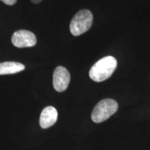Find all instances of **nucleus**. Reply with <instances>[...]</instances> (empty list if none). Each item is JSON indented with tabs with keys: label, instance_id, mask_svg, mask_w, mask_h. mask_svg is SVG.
I'll use <instances>...</instances> for the list:
<instances>
[{
	"label": "nucleus",
	"instance_id": "1",
	"mask_svg": "<svg viewBox=\"0 0 150 150\" xmlns=\"http://www.w3.org/2000/svg\"><path fill=\"white\" fill-rule=\"evenodd\" d=\"M117 62L113 56H105L95 63L90 70L89 76L95 82H102L108 79L117 68Z\"/></svg>",
	"mask_w": 150,
	"mask_h": 150
},
{
	"label": "nucleus",
	"instance_id": "2",
	"mask_svg": "<svg viewBox=\"0 0 150 150\" xmlns=\"http://www.w3.org/2000/svg\"><path fill=\"white\" fill-rule=\"evenodd\" d=\"M93 22V16L91 11L83 9L73 17L70 22V32L74 36L83 34L88 31Z\"/></svg>",
	"mask_w": 150,
	"mask_h": 150
},
{
	"label": "nucleus",
	"instance_id": "3",
	"mask_svg": "<svg viewBox=\"0 0 150 150\" xmlns=\"http://www.w3.org/2000/svg\"><path fill=\"white\" fill-rule=\"evenodd\" d=\"M118 109V104L112 99H104L97 103L92 112V120L101 123L115 114Z\"/></svg>",
	"mask_w": 150,
	"mask_h": 150
},
{
	"label": "nucleus",
	"instance_id": "4",
	"mask_svg": "<svg viewBox=\"0 0 150 150\" xmlns=\"http://www.w3.org/2000/svg\"><path fill=\"white\" fill-rule=\"evenodd\" d=\"M13 45L18 48L31 47L35 45L37 39L35 34L27 30H19L15 32L11 38Z\"/></svg>",
	"mask_w": 150,
	"mask_h": 150
},
{
	"label": "nucleus",
	"instance_id": "5",
	"mask_svg": "<svg viewBox=\"0 0 150 150\" xmlns=\"http://www.w3.org/2000/svg\"><path fill=\"white\" fill-rule=\"evenodd\" d=\"M70 81V74L66 68L59 66L55 69L53 74V86L57 92L65 91Z\"/></svg>",
	"mask_w": 150,
	"mask_h": 150
},
{
	"label": "nucleus",
	"instance_id": "6",
	"mask_svg": "<svg viewBox=\"0 0 150 150\" xmlns=\"http://www.w3.org/2000/svg\"><path fill=\"white\" fill-rule=\"evenodd\" d=\"M58 112L53 106H47L42 110L40 117V125L42 129L53 126L57 121Z\"/></svg>",
	"mask_w": 150,
	"mask_h": 150
},
{
	"label": "nucleus",
	"instance_id": "7",
	"mask_svg": "<svg viewBox=\"0 0 150 150\" xmlns=\"http://www.w3.org/2000/svg\"><path fill=\"white\" fill-rule=\"evenodd\" d=\"M25 68L24 65L20 63L7 61L0 63V75L12 74L22 72Z\"/></svg>",
	"mask_w": 150,
	"mask_h": 150
},
{
	"label": "nucleus",
	"instance_id": "8",
	"mask_svg": "<svg viewBox=\"0 0 150 150\" xmlns=\"http://www.w3.org/2000/svg\"><path fill=\"white\" fill-rule=\"evenodd\" d=\"M0 1L8 6H13L17 2V0H0Z\"/></svg>",
	"mask_w": 150,
	"mask_h": 150
},
{
	"label": "nucleus",
	"instance_id": "9",
	"mask_svg": "<svg viewBox=\"0 0 150 150\" xmlns=\"http://www.w3.org/2000/svg\"><path fill=\"white\" fill-rule=\"evenodd\" d=\"M30 1H31V2L33 4H39L40 3L42 0H30Z\"/></svg>",
	"mask_w": 150,
	"mask_h": 150
}]
</instances>
